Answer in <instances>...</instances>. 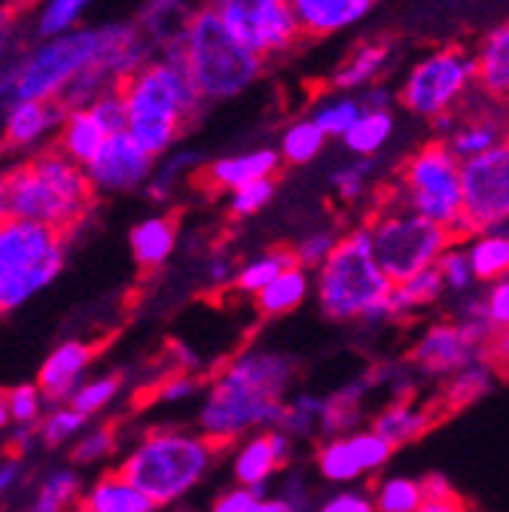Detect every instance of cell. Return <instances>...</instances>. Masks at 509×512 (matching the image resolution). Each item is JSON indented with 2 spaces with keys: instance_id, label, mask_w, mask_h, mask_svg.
Returning a JSON list of instances; mask_svg holds the SVG:
<instances>
[{
  "instance_id": "cell-60",
  "label": "cell",
  "mask_w": 509,
  "mask_h": 512,
  "mask_svg": "<svg viewBox=\"0 0 509 512\" xmlns=\"http://www.w3.org/2000/svg\"><path fill=\"white\" fill-rule=\"evenodd\" d=\"M263 512H293V509H290L287 500H281V497H266Z\"/></svg>"
},
{
  "instance_id": "cell-27",
  "label": "cell",
  "mask_w": 509,
  "mask_h": 512,
  "mask_svg": "<svg viewBox=\"0 0 509 512\" xmlns=\"http://www.w3.org/2000/svg\"><path fill=\"white\" fill-rule=\"evenodd\" d=\"M189 16H193V10H189L183 0H150V7L138 19V28L162 55L165 49H171L183 40Z\"/></svg>"
},
{
  "instance_id": "cell-14",
  "label": "cell",
  "mask_w": 509,
  "mask_h": 512,
  "mask_svg": "<svg viewBox=\"0 0 509 512\" xmlns=\"http://www.w3.org/2000/svg\"><path fill=\"white\" fill-rule=\"evenodd\" d=\"M156 171V156H150L129 132L113 135L104 150L86 165V174L101 196H125L150 183Z\"/></svg>"
},
{
  "instance_id": "cell-6",
  "label": "cell",
  "mask_w": 509,
  "mask_h": 512,
  "mask_svg": "<svg viewBox=\"0 0 509 512\" xmlns=\"http://www.w3.org/2000/svg\"><path fill=\"white\" fill-rule=\"evenodd\" d=\"M223 448L205 433L189 430H150L116 467L125 479H132L156 506H168L193 491L208 470L217 464Z\"/></svg>"
},
{
  "instance_id": "cell-45",
  "label": "cell",
  "mask_w": 509,
  "mask_h": 512,
  "mask_svg": "<svg viewBox=\"0 0 509 512\" xmlns=\"http://www.w3.org/2000/svg\"><path fill=\"white\" fill-rule=\"evenodd\" d=\"M348 439H351V445H354V452H357V461H360L363 473L381 470V467H385V464L391 461L394 448H397L391 439H385L375 427H369V430H354V433H348Z\"/></svg>"
},
{
  "instance_id": "cell-37",
  "label": "cell",
  "mask_w": 509,
  "mask_h": 512,
  "mask_svg": "<svg viewBox=\"0 0 509 512\" xmlns=\"http://www.w3.org/2000/svg\"><path fill=\"white\" fill-rule=\"evenodd\" d=\"M494 372H497V366L485 357V360L467 366L464 372L452 375V381L445 384V394H442V412L449 415V412H455V409L473 403L476 397H482V394L488 391V384H491Z\"/></svg>"
},
{
  "instance_id": "cell-50",
  "label": "cell",
  "mask_w": 509,
  "mask_h": 512,
  "mask_svg": "<svg viewBox=\"0 0 509 512\" xmlns=\"http://www.w3.org/2000/svg\"><path fill=\"white\" fill-rule=\"evenodd\" d=\"M116 448V427L113 424H104L92 433H86L71 452V461L74 464H95L101 458H107Z\"/></svg>"
},
{
  "instance_id": "cell-20",
  "label": "cell",
  "mask_w": 509,
  "mask_h": 512,
  "mask_svg": "<svg viewBox=\"0 0 509 512\" xmlns=\"http://www.w3.org/2000/svg\"><path fill=\"white\" fill-rule=\"evenodd\" d=\"M378 0H290L305 40H324L360 25Z\"/></svg>"
},
{
  "instance_id": "cell-5",
  "label": "cell",
  "mask_w": 509,
  "mask_h": 512,
  "mask_svg": "<svg viewBox=\"0 0 509 512\" xmlns=\"http://www.w3.org/2000/svg\"><path fill=\"white\" fill-rule=\"evenodd\" d=\"M180 61L205 104L229 101L260 80L266 58L241 43L208 7H196L180 40Z\"/></svg>"
},
{
  "instance_id": "cell-47",
  "label": "cell",
  "mask_w": 509,
  "mask_h": 512,
  "mask_svg": "<svg viewBox=\"0 0 509 512\" xmlns=\"http://www.w3.org/2000/svg\"><path fill=\"white\" fill-rule=\"evenodd\" d=\"M86 421L89 418L80 415L71 403H61L40 421V439L43 445H65L86 427Z\"/></svg>"
},
{
  "instance_id": "cell-39",
  "label": "cell",
  "mask_w": 509,
  "mask_h": 512,
  "mask_svg": "<svg viewBox=\"0 0 509 512\" xmlns=\"http://www.w3.org/2000/svg\"><path fill=\"white\" fill-rule=\"evenodd\" d=\"M89 4H92V0H43V7L37 13V22H34L37 40L74 31L80 25V19H83Z\"/></svg>"
},
{
  "instance_id": "cell-59",
  "label": "cell",
  "mask_w": 509,
  "mask_h": 512,
  "mask_svg": "<svg viewBox=\"0 0 509 512\" xmlns=\"http://www.w3.org/2000/svg\"><path fill=\"white\" fill-rule=\"evenodd\" d=\"M16 476H22V458L19 455H7L4 470H0V488H4V494H10L16 488Z\"/></svg>"
},
{
  "instance_id": "cell-13",
  "label": "cell",
  "mask_w": 509,
  "mask_h": 512,
  "mask_svg": "<svg viewBox=\"0 0 509 512\" xmlns=\"http://www.w3.org/2000/svg\"><path fill=\"white\" fill-rule=\"evenodd\" d=\"M226 28L263 58L287 55L302 37L290 0H205Z\"/></svg>"
},
{
  "instance_id": "cell-22",
  "label": "cell",
  "mask_w": 509,
  "mask_h": 512,
  "mask_svg": "<svg viewBox=\"0 0 509 512\" xmlns=\"http://www.w3.org/2000/svg\"><path fill=\"white\" fill-rule=\"evenodd\" d=\"M113 138V132L107 128V122L98 116L95 107H83V110H71L58 128V138L52 147H58L65 156H71L74 162H80L83 168L104 150V144Z\"/></svg>"
},
{
  "instance_id": "cell-32",
  "label": "cell",
  "mask_w": 509,
  "mask_h": 512,
  "mask_svg": "<svg viewBox=\"0 0 509 512\" xmlns=\"http://www.w3.org/2000/svg\"><path fill=\"white\" fill-rule=\"evenodd\" d=\"M327 132L321 125H317L311 116H302L296 122H290L284 132H281V144H278V153L287 165H308L314 162L317 156L324 153L327 147Z\"/></svg>"
},
{
  "instance_id": "cell-30",
  "label": "cell",
  "mask_w": 509,
  "mask_h": 512,
  "mask_svg": "<svg viewBox=\"0 0 509 512\" xmlns=\"http://www.w3.org/2000/svg\"><path fill=\"white\" fill-rule=\"evenodd\" d=\"M473 272L482 284H494L509 278V226L473 235L467 244Z\"/></svg>"
},
{
  "instance_id": "cell-10",
  "label": "cell",
  "mask_w": 509,
  "mask_h": 512,
  "mask_svg": "<svg viewBox=\"0 0 509 512\" xmlns=\"http://www.w3.org/2000/svg\"><path fill=\"white\" fill-rule=\"evenodd\" d=\"M400 205L418 211L421 217L449 226L461 235L464 217V162L452 153L442 138L421 144L400 165L394 186L388 189Z\"/></svg>"
},
{
  "instance_id": "cell-24",
  "label": "cell",
  "mask_w": 509,
  "mask_h": 512,
  "mask_svg": "<svg viewBox=\"0 0 509 512\" xmlns=\"http://www.w3.org/2000/svg\"><path fill=\"white\" fill-rule=\"evenodd\" d=\"M394 49L388 40H366L360 43L339 68L333 71V89L336 92H348V95H357L369 86L378 83L381 71L388 68V61H391Z\"/></svg>"
},
{
  "instance_id": "cell-38",
  "label": "cell",
  "mask_w": 509,
  "mask_h": 512,
  "mask_svg": "<svg viewBox=\"0 0 509 512\" xmlns=\"http://www.w3.org/2000/svg\"><path fill=\"white\" fill-rule=\"evenodd\" d=\"M375 509L378 512H418L427 500L424 482L421 479H406V476H391L375 485Z\"/></svg>"
},
{
  "instance_id": "cell-40",
  "label": "cell",
  "mask_w": 509,
  "mask_h": 512,
  "mask_svg": "<svg viewBox=\"0 0 509 512\" xmlns=\"http://www.w3.org/2000/svg\"><path fill=\"white\" fill-rule=\"evenodd\" d=\"M43 391L37 384H16V388L4 391V403H0V424L16 427V424H40L43 421Z\"/></svg>"
},
{
  "instance_id": "cell-33",
  "label": "cell",
  "mask_w": 509,
  "mask_h": 512,
  "mask_svg": "<svg viewBox=\"0 0 509 512\" xmlns=\"http://www.w3.org/2000/svg\"><path fill=\"white\" fill-rule=\"evenodd\" d=\"M80 500V476L71 467H58L43 476L31 500V512H77Z\"/></svg>"
},
{
  "instance_id": "cell-8",
  "label": "cell",
  "mask_w": 509,
  "mask_h": 512,
  "mask_svg": "<svg viewBox=\"0 0 509 512\" xmlns=\"http://www.w3.org/2000/svg\"><path fill=\"white\" fill-rule=\"evenodd\" d=\"M366 229L372 235V250L378 266L388 272L394 284L409 281L412 275L436 266L442 253L464 241L455 229L439 226L418 211L400 205L394 196L381 199V205L366 220Z\"/></svg>"
},
{
  "instance_id": "cell-48",
  "label": "cell",
  "mask_w": 509,
  "mask_h": 512,
  "mask_svg": "<svg viewBox=\"0 0 509 512\" xmlns=\"http://www.w3.org/2000/svg\"><path fill=\"white\" fill-rule=\"evenodd\" d=\"M461 244V241H458ZM449 247L442 253V260L436 263L442 278H445V287H449V293H458V296H467L473 290V284H479L476 272H473V263H470V253L467 247Z\"/></svg>"
},
{
  "instance_id": "cell-35",
  "label": "cell",
  "mask_w": 509,
  "mask_h": 512,
  "mask_svg": "<svg viewBox=\"0 0 509 512\" xmlns=\"http://www.w3.org/2000/svg\"><path fill=\"white\" fill-rule=\"evenodd\" d=\"M363 110L366 107H363L360 95L336 92V95H327L324 101H317L308 116L324 128L327 138H339L342 141L351 132V125L363 116Z\"/></svg>"
},
{
  "instance_id": "cell-42",
  "label": "cell",
  "mask_w": 509,
  "mask_h": 512,
  "mask_svg": "<svg viewBox=\"0 0 509 512\" xmlns=\"http://www.w3.org/2000/svg\"><path fill=\"white\" fill-rule=\"evenodd\" d=\"M321 415H324V400L308 397V394L293 397L290 403H284V415H281L278 430L290 433L293 439L308 436L314 427H321Z\"/></svg>"
},
{
  "instance_id": "cell-28",
  "label": "cell",
  "mask_w": 509,
  "mask_h": 512,
  "mask_svg": "<svg viewBox=\"0 0 509 512\" xmlns=\"http://www.w3.org/2000/svg\"><path fill=\"white\" fill-rule=\"evenodd\" d=\"M397 135L394 110H363V116L351 125V132L342 138L345 150L360 159H375Z\"/></svg>"
},
{
  "instance_id": "cell-19",
  "label": "cell",
  "mask_w": 509,
  "mask_h": 512,
  "mask_svg": "<svg viewBox=\"0 0 509 512\" xmlns=\"http://www.w3.org/2000/svg\"><path fill=\"white\" fill-rule=\"evenodd\" d=\"M98 357V348L89 342H65L58 345L37 372V388L43 391L46 403H71V397L80 391V378Z\"/></svg>"
},
{
  "instance_id": "cell-56",
  "label": "cell",
  "mask_w": 509,
  "mask_h": 512,
  "mask_svg": "<svg viewBox=\"0 0 509 512\" xmlns=\"http://www.w3.org/2000/svg\"><path fill=\"white\" fill-rule=\"evenodd\" d=\"M418 512H473V509L464 503V497L458 491H449L442 497H427Z\"/></svg>"
},
{
  "instance_id": "cell-16",
  "label": "cell",
  "mask_w": 509,
  "mask_h": 512,
  "mask_svg": "<svg viewBox=\"0 0 509 512\" xmlns=\"http://www.w3.org/2000/svg\"><path fill=\"white\" fill-rule=\"evenodd\" d=\"M68 110L58 101H13L4 107V144L10 153H40L58 138Z\"/></svg>"
},
{
  "instance_id": "cell-7",
  "label": "cell",
  "mask_w": 509,
  "mask_h": 512,
  "mask_svg": "<svg viewBox=\"0 0 509 512\" xmlns=\"http://www.w3.org/2000/svg\"><path fill=\"white\" fill-rule=\"evenodd\" d=\"M107 34L101 28H74L28 46L4 68V107L13 101H55L80 74L104 58Z\"/></svg>"
},
{
  "instance_id": "cell-58",
  "label": "cell",
  "mask_w": 509,
  "mask_h": 512,
  "mask_svg": "<svg viewBox=\"0 0 509 512\" xmlns=\"http://www.w3.org/2000/svg\"><path fill=\"white\" fill-rule=\"evenodd\" d=\"M488 360L497 366V372L509 363V327L500 330V333L491 339V345H488Z\"/></svg>"
},
{
  "instance_id": "cell-52",
  "label": "cell",
  "mask_w": 509,
  "mask_h": 512,
  "mask_svg": "<svg viewBox=\"0 0 509 512\" xmlns=\"http://www.w3.org/2000/svg\"><path fill=\"white\" fill-rule=\"evenodd\" d=\"M263 503H266V497L260 491H253V488H229V491H223L214 500L211 512H263Z\"/></svg>"
},
{
  "instance_id": "cell-54",
  "label": "cell",
  "mask_w": 509,
  "mask_h": 512,
  "mask_svg": "<svg viewBox=\"0 0 509 512\" xmlns=\"http://www.w3.org/2000/svg\"><path fill=\"white\" fill-rule=\"evenodd\" d=\"M196 388H199V381H196L193 375L177 372V375H171V378H165V381L159 384L156 397H159V400H165V403H174V400L193 397V394H196Z\"/></svg>"
},
{
  "instance_id": "cell-4",
  "label": "cell",
  "mask_w": 509,
  "mask_h": 512,
  "mask_svg": "<svg viewBox=\"0 0 509 512\" xmlns=\"http://www.w3.org/2000/svg\"><path fill=\"white\" fill-rule=\"evenodd\" d=\"M394 287L397 284L375 260L366 223L345 232L336 253L317 269V302H321V311L330 320H339V324H351V320H366V324L391 320Z\"/></svg>"
},
{
  "instance_id": "cell-12",
  "label": "cell",
  "mask_w": 509,
  "mask_h": 512,
  "mask_svg": "<svg viewBox=\"0 0 509 512\" xmlns=\"http://www.w3.org/2000/svg\"><path fill=\"white\" fill-rule=\"evenodd\" d=\"M509 226V141L464 162L461 238Z\"/></svg>"
},
{
  "instance_id": "cell-36",
  "label": "cell",
  "mask_w": 509,
  "mask_h": 512,
  "mask_svg": "<svg viewBox=\"0 0 509 512\" xmlns=\"http://www.w3.org/2000/svg\"><path fill=\"white\" fill-rule=\"evenodd\" d=\"M317 470L327 482H336V485H348V482H357L363 473L360 461H357V452L348 436H339V439H327L317 448V458H314Z\"/></svg>"
},
{
  "instance_id": "cell-21",
  "label": "cell",
  "mask_w": 509,
  "mask_h": 512,
  "mask_svg": "<svg viewBox=\"0 0 509 512\" xmlns=\"http://www.w3.org/2000/svg\"><path fill=\"white\" fill-rule=\"evenodd\" d=\"M476 89L482 98L509 107V22L491 28L476 46Z\"/></svg>"
},
{
  "instance_id": "cell-31",
  "label": "cell",
  "mask_w": 509,
  "mask_h": 512,
  "mask_svg": "<svg viewBox=\"0 0 509 512\" xmlns=\"http://www.w3.org/2000/svg\"><path fill=\"white\" fill-rule=\"evenodd\" d=\"M308 296V269L293 266L284 275H278L260 296H253V305H257L260 317H281L296 311Z\"/></svg>"
},
{
  "instance_id": "cell-15",
  "label": "cell",
  "mask_w": 509,
  "mask_h": 512,
  "mask_svg": "<svg viewBox=\"0 0 509 512\" xmlns=\"http://www.w3.org/2000/svg\"><path fill=\"white\" fill-rule=\"evenodd\" d=\"M445 144L452 147V153L467 162L473 156H482L488 150H494L497 144L509 141V107L494 104V101H470L464 110H458L449 125L442 128L439 135Z\"/></svg>"
},
{
  "instance_id": "cell-49",
  "label": "cell",
  "mask_w": 509,
  "mask_h": 512,
  "mask_svg": "<svg viewBox=\"0 0 509 512\" xmlns=\"http://www.w3.org/2000/svg\"><path fill=\"white\" fill-rule=\"evenodd\" d=\"M342 235L336 229H314L311 235H305L293 250H296V260L302 269H321L330 256L336 253Z\"/></svg>"
},
{
  "instance_id": "cell-18",
  "label": "cell",
  "mask_w": 509,
  "mask_h": 512,
  "mask_svg": "<svg viewBox=\"0 0 509 512\" xmlns=\"http://www.w3.org/2000/svg\"><path fill=\"white\" fill-rule=\"evenodd\" d=\"M281 153L260 147V150H247V153H235V156H220L214 162H208L205 168L196 171L199 186L208 192H235L247 183H257L266 177H278L281 168Z\"/></svg>"
},
{
  "instance_id": "cell-55",
  "label": "cell",
  "mask_w": 509,
  "mask_h": 512,
  "mask_svg": "<svg viewBox=\"0 0 509 512\" xmlns=\"http://www.w3.org/2000/svg\"><path fill=\"white\" fill-rule=\"evenodd\" d=\"M357 95H360V101H363L366 110H394V104H400L397 101V92L388 89V86H381V83H375V86H369V89H363Z\"/></svg>"
},
{
  "instance_id": "cell-57",
  "label": "cell",
  "mask_w": 509,
  "mask_h": 512,
  "mask_svg": "<svg viewBox=\"0 0 509 512\" xmlns=\"http://www.w3.org/2000/svg\"><path fill=\"white\" fill-rule=\"evenodd\" d=\"M281 500H287V506H290L293 512H311V500H308V494H305V488H302V482H299L296 476L284 485Z\"/></svg>"
},
{
  "instance_id": "cell-17",
  "label": "cell",
  "mask_w": 509,
  "mask_h": 512,
  "mask_svg": "<svg viewBox=\"0 0 509 512\" xmlns=\"http://www.w3.org/2000/svg\"><path fill=\"white\" fill-rule=\"evenodd\" d=\"M293 458V436L272 427V430H257L250 433L247 442L241 445V452L235 455V479L241 488L266 491V482L287 467Z\"/></svg>"
},
{
  "instance_id": "cell-53",
  "label": "cell",
  "mask_w": 509,
  "mask_h": 512,
  "mask_svg": "<svg viewBox=\"0 0 509 512\" xmlns=\"http://www.w3.org/2000/svg\"><path fill=\"white\" fill-rule=\"evenodd\" d=\"M317 512H378V509H375V500L363 491H339L327 497Z\"/></svg>"
},
{
  "instance_id": "cell-9",
  "label": "cell",
  "mask_w": 509,
  "mask_h": 512,
  "mask_svg": "<svg viewBox=\"0 0 509 512\" xmlns=\"http://www.w3.org/2000/svg\"><path fill=\"white\" fill-rule=\"evenodd\" d=\"M476 89V55L467 46H439L418 61L400 80L397 101L418 119L433 122L439 132L449 119L470 104Z\"/></svg>"
},
{
  "instance_id": "cell-29",
  "label": "cell",
  "mask_w": 509,
  "mask_h": 512,
  "mask_svg": "<svg viewBox=\"0 0 509 512\" xmlns=\"http://www.w3.org/2000/svg\"><path fill=\"white\" fill-rule=\"evenodd\" d=\"M299 266L296 260V250L293 247H272L260 256H253V260H247L238 275H235V290L244 293V296H260L278 275H284L287 269Z\"/></svg>"
},
{
  "instance_id": "cell-1",
  "label": "cell",
  "mask_w": 509,
  "mask_h": 512,
  "mask_svg": "<svg viewBox=\"0 0 509 512\" xmlns=\"http://www.w3.org/2000/svg\"><path fill=\"white\" fill-rule=\"evenodd\" d=\"M296 363L275 351H247L223 366L199 412V433L226 448L244 433L272 430L284 415V394Z\"/></svg>"
},
{
  "instance_id": "cell-43",
  "label": "cell",
  "mask_w": 509,
  "mask_h": 512,
  "mask_svg": "<svg viewBox=\"0 0 509 512\" xmlns=\"http://www.w3.org/2000/svg\"><path fill=\"white\" fill-rule=\"evenodd\" d=\"M275 177H266V180H257V183H247L235 192H229L226 196V211L229 217L235 220H244V217H253L257 211H263L272 199H275Z\"/></svg>"
},
{
  "instance_id": "cell-3",
  "label": "cell",
  "mask_w": 509,
  "mask_h": 512,
  "mask_svg": "<svg viewBox=\"0 0 509 512\" xmlns=\"http://www.w3.org/2000/svg\"><path fill=\"white\" fill-rule=\"evenodd\" d=\"M119 92L129 110V135L156 159L168 156L186 125L208 107L183 68L180 43L125 80Z\"/></svg>"
},
{
  "instance_id": "cell-41",
  "label": "cell",
  "mask_w": 509,
  "mask_h": 512,
  "mask_svg": "<svg viewBox=\"0 0 509 512\" xmlns=\"http://www.w3.org/2000/svg\"><path fill=\"white\" fill-rule=\"evenodd\" d=\"M199 162H202V159H199L196 153H174V150H171L168 156H162V165H156L150 183L144 186V189L150 192V199H156V202L171 199V196H174V189H177V180L186 177V174H193V168H196Z\"/></svg>"
},
{
  "instance_id": "cell-46",
  "label": "cell",
  "mask_w": 509,
  "mask_h": 512,
  "mask_svg": "<svg viewBox=\"0 0 509 512\" xmlns=\"http://www.w3.org/2000/svg\"><path fill=\"white\" fill-rule=\"evenodd\" d=\"M119 388H122V375H101V378H92V381L80 384V391L71 397V406H74L80 415L92 418V415H98L104 406L113 403V397L119 394Z\"/></svg>"
},
{
  "instance_id": "cell-44",
  "label": "cell",
  "mask_w": 509,
  "mask_h": 512,
  "mask_svg": "<svg viewBox=\"0 0 509 512\" xmlns=\"http://www.w3.org/2000/svg\"><path fill=\"white\" fill-rule=\"evenodd\" d=\"M372 177H375V159L354 156L348 165H342L333 174V189L342 202H357L366 196V189L372 186Z\"/></svg>"
},
{
  "instance_id": "cell-51",
  "label": "cell",
  "mask_w": 509,
  "mask_h": 512,
  "mask_svg": "<svg viewBox=\"0 0 509 512\" xmlns=\"http://www.w3.org/2000/svg\"><path fill=\"white\" fill-rule=\"evenodd\" d=\"M482 305H485V317H488V324L494 327V333L506 330L509 327V278L494 281L488 287Z\"/></svg>"
},
{
  "instance_id": "cell-26",
  "label": "cell",
  "mask_w": 509,
  "mask_h": 512,
  "mask_svg": "<svg viewBox=\"0 0 509 512\" xmlns=\"http://www.w3.org/2000/svg\"><path fill=\"white\" fill-rule=\"evenodd\" d=\"M439 412L442 409H436V406H415L409 397H403L381 412L372 427L385 439H391L394 445H406V442H415L418 436H424L436 424Z\"/></svg>"
},
{
  "instance_id": "cell-23",
  "label": "cell",
  "mask_w": 509,
  "mask_h": 512,
  "mask_svg": "<svg viewBox=\"0 0 509 512\" xmlns=\"http://www.w3.org/2000/svg\"><path fill=\"white\" fill-rule=\"evenodd\" d=\"M156 500L119 470L104 473L80 500L77 512H156Z\"/></svg>"
},
{
  "instance_id": "cell-11",
  "label": "cell",
  "mask_w": 509,
  "mask_h": 512,
  "mask_svg": "<svg viewBox=\"0 0 509 512\" xmlns=\"http://www.w3.org/2000/svg\"><path fill=\"white\" fill-rule=\"evenodd\" d=\"M68 235L43 223L4 220L0 226V308L4 314L25 305L49 287L65 266Z\"/></svg>"
},
{
  "instance_id": "cell-2",
  "label": "cell",
  "mask_w": 509,
  "mask_h": 512,
  "mask_svg": "<svg viewBox=\"0 0 509 512\" xmlns=\"http://www.w3.org/2000/svg\"><path fill=\"white\" fill-rule=\"evenodd\" d=\"M95 196L86 168L58 147H46L7 168L0 183V214L4 220L43 223L68 235L89 217Z\"/></svg>"
},
{
  "instance_id": "cell-25",
  "label": "cell",
  "mask_w": 509,
  "mask_h": 512,
  "mask_svg": "<svg viewBox=\"0 0 509 512\" xmlns=\"http://www.w3.org/2000/svg\"><path fill=\"white\" fill-rule=\"evenodd\" d=\"M129 244H132L135 266L144 275H150V272L162 269L168 263V256L174 253V244H177V220L171 214L147 217V220H141L132 229Z\"/></svg>"
},
{
  "instance_id": "cell-34",
  "label": "cell",
  "mask_w": 509,
  "mask_h": 512,
  "mask_svg": "<svg viewBox=\"0 0 509 512\" xmlns=\"http://www.w3.org/2000/svg\"><path fill=\"white\" fill-rule=\"evenodd\" d=\"M442 293H449V287H445L439 266H430V269H424V272H418L409 281L394 287V296H391L394 317H406L418 308H427V305L439 302Z\"/></svg>"
}]
</instances>
